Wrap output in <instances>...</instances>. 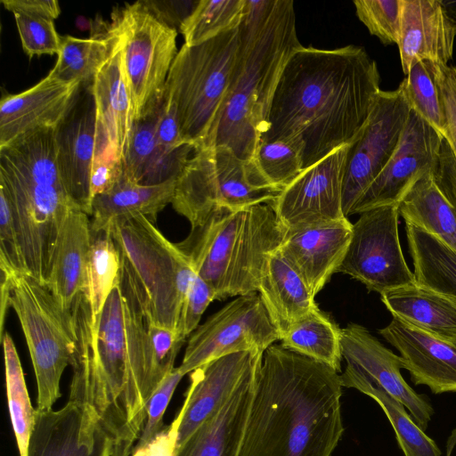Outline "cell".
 <instances>
[{
	"label": "cell",
	"instance_id": "1",
	"mask_svg": "<svg viewBox=\"0 0 456 456\" xmlns=\"http://www.w3.org/2000/svg\"><path fill=\"white\" fill-rule=\"evenodd\" d=\"M70 310L77 345L69 400L98 420L111 441V456H130L160 383L150 346V321L121 271L96 318L85 292Z\"/></svg>",
	"mask_w": 456,
	"mask_h": 456
},
{
	"label": "cell",
	"instance_id": "2",
	"mask_svg": "<svg viewBox=\"0 0 456 456\" xmlns=\"http://www.w3.org/2000/svg\"><path fill=\"white\" fill-rule=\"evenodd\" d=\"M379 82L378 65L362 46H300L280 77L260 142L296 141L304 169L314 165L358 138L381 91Z\"/></svg>",
	"mask_w": 456,
	"mask_h": 456
},
{
	"label": "cell",
	"instance_id": "3",
	"mask_svg": "<svg viewBox=\"0 0 456 456\" xmlns=\"http://www.w3.org/2000/svg\"><path fill=\"white\" fill-rule=\"evenodd\" d=\"M342 387L330 366L273 344L238 456H331L344 432Z\"/></svg>",
	"mask_w": 456,
	"mask_h": 456
},
{
	"label": "cell",
	"instance_id": "4",
	"mask_svg": "<svg viewBox=\"0 0 456 456\" xmlns=\"http://www.w3.org/2000/svg\"><path fill=\"white\" fill-rule=\"evenodd\" d=\"M240 29L229 90L205 147L224 145L239 158L252 160L282 70L302 46L294 2L246 0Z\"/></svg>",
	"mask_w": 456,
	"mask_h": 456
},
{
	"label": "cell",
	"instance_id": "5",
	"mask_svg": "<svg viewBox=\"0 0 456 456\" xmlns=\"http://www.w3.org/2000/svg\"><path fill=\"white\" fill-rule=\"evenodd\" d=\"M0 186L15 213L28 273L46 284L61 224L78 208L60 175L55 127L26 133L0 148Z\"/></svg>",
	"mask_w": 456,
	"mask_h": 456
},
{
	"label": "cell",
	"instance_id": "6",
	"mask_svg": "<svg viewBox=\"0 0 456 456\" xmlns=\"http://www.w3.org/2000/svg\"><path fill=\"white\" fill-rule=\"evenodd\" d=\"M287 229L268 203L216 209L176 243L215 299L257 292L267 256L280 248Z\"/></svg>",
	"mask_w": 456,
	"mask_h": 456
},
{
	"label": "cell",
	"instance_id": "7",
	"mask_svg": "<svg viewBox=\"0 0 456 456\" xmlns=\"http://www.w3.org/2000/svg\"><path fill=\"white\" fill-rule=\"evenodd\" d=\"M106 231L147 319L178 332L183 301L196 274L186 256L141 214L118 218Z\"/></svg>",
	"mask_w": 456,
	"mask_h": 456
},
{
	"label": "cell",
	"instance_id": "8",
	"mask_svg": "<svg viewBox=\"0 0 456 456\" xmlns=\"http://www.w3.org/2000/svg\"><path fill=\"white\" fill-rule=\"evenodd\" d=\"M17 314L31 357L37 387V410L53 409L61 397L60 382L71 365L77 333L70 309L48 287L29 274L2 275L1 333L6 310Z\"/></svg>",
	"mask_w": 456,
	"mask_h": 456
},
{
	"label": "cell",
	"instance_id": "9",
	"mask_svg": "<svg viewBox=\"0 0 456 456\" xmlns=\"http://www.w3.org/2000/svg\"><path fill=\"white\" fill-rule=\"evenodd\" d=\"M240 26L196 45L183 46L169 70L164 94L174 103L183 138L205 147L231 84Z\"/></svg>",
	"mask_w": 456,
	"mask_h": 456
},
{
	"label": "cell",
	"instance_id": "10",
	"mask_svg": "<svg viewBox=\"0 0 456 456\" xmlns=\"http://www.w3.org/2000/svg\"><path fill=\"white\" fill-rule=\"evenodd\" d=\"M279 193L265 183L253 160L216 145L193 151L176 179L171 204L194 226L216 209L269 204Z\"/></svg>",
	"mask_w": 456,
	"mask_h": 456
},
{
	"label": "cell",
	"instance_id": "11",
	"mask_svg": "<svg viewBox=\"0 0 456 456\" xmlns=\"http://www.w3.org/2000/svg\"><path fill=\"white\" fill-rule=\"evenodd\" d=\"M112 18L111 25L123 40L134 122L163 101L167 78L178 53L177 29L159 20L142 1L126 4Z\"/></svg>",
	"mask_w": 456,
	"mask_h": 456
},
{
	"label": "cell",
	"instance_id": "12",
	"mask_svg": "<svg viewBox=\"0 0 456 456\" xmlns=\"http://www.w3.org/2000/svg\"><path fill=\"white\" fill-rule=\"evenodd\" d=\"M353 224L346 255L338 270L380 294L416 282L399 240L398 205L360 214Z\"/></svg>",
	"mask_w": 456,
	"mask_h": 456
},
{
	"label": "cell",
	"instance_id": "13",
	"mask_svg": "<svg viewBox=\"0 0 456 456\" xmlns=\"http://www.w3.org/2000/svg\"><path fill=\"white\" fill-rule=\"evenodd\" d=\"M281 336L257 292L238 296L191 334L179 370L191 373L238 352H265Z\"/></svg>",
	"mask_w": 456,
	"mask_h": 456
},
{
	"label": "cell",
	"instance_id": "14",
	"mask_svg": "<svg viewBox=\"0 0 456 456\" xmlns=\"http://www.w3.org/2000/svg\"><path fill=\"white\" fill-rule=\"evenodd\" d=\"M410 110L400 87L379 92L364 128L349 145L342 186V209L346 218L392 157Z\"/></svg>",
	"mask_w": 456,
	"mask_h": 456
},
{
	"label": "cell",
	"instance_id": "15",
	"mask_svg": "<svg viewBox=\"0 0 456 456\" xmlns=\"http://www.w3.org/2000/svg\"><path fill=\"white\" fill-rule=\"evenodd\" d=\"M443 140L437 130L411 110L392 157L357 200L351 215L399 205L416 182L435 172Z\"/></svg>",
	"mask_w": 456,
	"mask_h": 456
},
{
	"label": "cell",
	"instance_id": "16",
	"mask_svg": "<svg viewBox=\"0 0 456 456\" xmlns=\"http://www.w3.org/2000/svg\"><path fill=\"white\" fill-rule=\"evenodd\" d=\"M349 145L334 151L304 169L269 203L287 230L346 218L342 209V186Z\"/></svg>",
	"mask_w": 456,
	"mask_h": 456
},
{
	"label": "cell",
	"instance_id": "17",
	"mask_svg": "<svg viewBox=\"0 0 456 456\" xmlns=\"http://www.w3.org/2000/svg\"><path fill=\"white\" fill-rule=\"evenodd\" d=\"M344 373L361 378L383 388L402 403L416 424L425 431L434 410L422 395L403 379V359L386 347L365 327L350 323L340 331Z\"/></svg>",
	"mask_w": 456,
	"mask_h": 456
},
{
	"label": "cell",
	"instance_id": "18",
	"mask_svg": "<svg viewBox=\"0 0 456 456\" xmlns=\"http://www.w3.org/2000/svg\"><path fill=\"white\" fill-rule=\"evenodd\" d=\"M96 105L92 85H82L69 110L55 127L57 163L75 204L92 213L90 175L94 159Z\"/></svg>",
	"mask_w": 456,
	"mask_h": 456
},
{
	"label": "cell",
	"instance_id": "19",
	"mask_svg": "<svg viewBox=\"0 0 456 456\" xmlns=\"http://www.w3.org/2000/svg\"><path fill=\"white\" fill-rule=\"evenodd\" d=\"M114 40L110 56L96 73L92 90L96 105L94 159L124 161L132 126V98L124 61L123 40L110 25Z\"/></svg>",
	"mask_w": 456,
	"mask_h": 456
},
{
	"label": "cell",
	"instance_id": "20",
	"mask_svg": "<svg viewBox=\"0 0 456 456\" xmlns=\"http://www.w3.org/2000/svg\"><path fill=\"white\" fill-rule=\"evenodd\" d=\"M257 350L230 354L191 372V384L176 422V449L239 387L249 371L262 362ZM176 451V450H175Z\"/></svg>",
	"mask_w": 456,
	"mask_h": 456
},
{
	"label": "cell",
	"instance_id": "21",
	"mask_svg": "<svg viewBox=\"0 0 456 456\" xmlns=\"http://www.w3.org/2000/svg\"><path fill=\"white\" fill-rule=\"evenodd\" d=\"M111 441L94 416L69 400L61 409H36L28 456H111Z\"/></svg>",
	"mask_w": 456,
	"mask_h": 456
},
{
	"label": "cell",
	"instance_id": "22",
	"mask_svg": "<svg viewBox=\"0 0 456 456\" xmlns=\"http://www.w3.org/2000/svg\"><path fill=\"white\" fill-rule=\"evenodd\" d=\"M347 218L287 230L280 251L301 276L314 297L338 270L352 235Z\"/></svg>",
	"mask_w": 456,
	"mask_h": 456
},
{
	"label": "cell",
	"instance_id": "23",
	"mask_svg": "<svg viewBox=\"0 0 456 456\" xmlns=\"http://www.w3.org/2000/svg\"><path fill=\"white\" fill-rule=\"evenodd\" d=\"M379 333L403 359V369L415 385L432 393L456 392V345L393 317Z\"/></svg>",
	"mask_w": 456,
	"mask_h": 456
},
{
	"label": "cell",
	"instance_id": "24",
	"mask_svg": "<svg viewBox=\"0 0 456 456\" xmlns=\"http://www.w3.org/2000/svg\"><path fill=\"white\" fill-rule=\"evenodd\" d=\"M81 86L79 82L63 83L47 75L24 92L3 96L0 148L26 133L56 127L69 110Z\"/></svg>",
	"mask_w": 456,
	"mask_h": 456
},
{
	"label": "cell",
	"instance_id": "25",
	"mask_svg": "<svg viewBox=\"0 0 456 456\" xmlns=\"http://www.w3.org/2000/svg\"><path fill=\"white\" fill-rule=\"evenodd\" d=\"M455 37L439 0H402L397 46L405 75L422 60L448 65Z\"/></svg>",
	"mask_w": 456,
	"mask_h": 456
},
{
	"label": "cell",
	"instance_id": "26",
	"mask_svg": "<svg viewBox=\"0 0 456 456\" xmlns=\"http://www.w3.org/2000/svg\"><path fill=\"white\" fill-rule=\"evenodd\" d=\"M261 362L224 405L176 449L175 456H238Z\"/></svg>",
	"mask_w": 456,
	"mask_h": 456
},
{
	"label": "cell",
	"instance_id": "27",
	"mask_svg": "<svg viewBox=\"0 0 456 456\" xmlns=\"http://www.w3.org/2000/svg\"><path fill=\"white\" fill-rule=\"evenodd\" d=\"M93 243L89 216L78 208L67 214L53 251L45 284L65 309L86 287L87 265Z\"/></svg>",
	"mask_w": 456,
	"mask_h": 456
},
{
	"label": "cell",
	"instance_id": "28",
	"mask_svg": "<svg viewBox=\"0 0 456 456\" xmlns=\"http://www.w3.org/2000/svg\"><path fill=\"white\" fill-rule=\"evenodd\" d=\"M257 293L281 338L294 322L319 308L308 287L280 249L267 256Z\"/></svg>",
	"mask_w": 456,
	"mask_h": 456
},
{
	"label": "cell",
	"instance_id": "29",
	"mask_svg": "<svg viewBox=\"0 0 456 456\" xmlns=\"http://www.w3.org/2000/svg\"><path fill=\"white\" fill-rule=\"evenodd\" d=\"M162 105L163 101L153 110L135 120L132 126L123 161L124 175L142 184H158L177 178L189 154L194 151L193 147L189 146L173 156L161 152L156 132Z\"/></svg>",
	"mask_w": 456,
	"mask_h": 456
},
{
	"label": "cell",
	"instance_id": "30",
	"mask_svg": "<svg viewBox=\"0 0 456 456\" xmlns=\"http://www.w3.org/2000/svg\"><path fill=\"white\" fill-rule=\"evenodd\" d=\"M387 309L404 322L456 342V299L417 282L380 294Z\"/></svg>",
	"mask_w": 456,
	"mask_h": 456
},
{
	"label": "cell",
	"instance_id": "31",
	"mask_svg": "<svg viewBox=\"0 0 456 456\" xmlns=\"http://www.w3.org/2000/svg\"><path fill=\"white\" fill-rule=\"evenodd\" d=\"M176 179L147 185L130 180L123 173L110 191L93 199L92 232H104L116 219L136 214L156 223L158 214L172 203Z\"/></svg>",
	"mask_w": 456,
	"mask_h": 456
},
{
	"label": "cell",
	"instance_id": "32",
	"mask_svg": "<svg viewBox=\"0 0 456 456\" xmlns=\"http://www.w3.org/2000/svg\"><path fill=\"white\" fill-rule=\"evenodd\" d=\"M399 215L456 251V211L434 179L422 176L398 205Z\"/></svg>",
	"mask_w": 456,
	"mask_h": 456
},
{
	"label": "cell",
	"instance_id": "33",
	"mask_svg": "<svg viewBox=\"0 0 456 456\" xmlns=\"http://www.w3.org/2000/svg\"><path fill=\"white\" fill-rule=\"evenodd\" d=\"M405 231L416 282L456 299V251L411 224Z\"/></svg>",
	"mask_w": 456,
	"mask_h": 456
},
{
	"label": "cell",
	"instance_id": "34",
	"mask_svg": "<svg viewBox=\"0 0 456 456\" xmlns=\"http://www.w3.org/2000/svg\"><path fill=\"white\" fill-rule=\"evenodd\" d=\"M341 329L319 308L294 322L281 336V346L292 352L341 370Z\"/></svg>",
	"mask_w": 456,
	"mask_h": 456
},
{
	"label": "cell",
	"instance_id": "35",
	"mask_svg": "<svg viewBox=\"0 0 456 456\" xmlns=\"http://www.w3.org/2000/svg\"><path fill=\"white\" fill-rule=\"evenodd\" d=\"M113 40L110 27L105 33L87 39L61 37L56 63L48 76L63 83L92 85L96 73L110 56Z\"/></svg>",
	"mask_w": 456,
	"mask_h": 456
},
{
	"label": "cell",
	"instance_id": "36",
	"mask_svg": "<svg viewBox=\"0 0 456 456\" xmlns=\"http://www.w3.org/2000/svg\"><path fill=\"white\" fill-rule=\"evenodd\" d=\"M342 387L354 388L376 401L389 419L405 456H441V451L408 414L404 405L380 387L346 373L340 374Z\"/></svg>",
	"mask_w": 456,
	"mask_h": 456
},
{
	"label": "cell",
	"instance_id": "37",
	"mask_svg": "<svg viewBox=\"0 0 456 456\" xmlns=\"http://www.w3.org/2000/svg\"><path fill=\"white\" fill-rule=\"evenodd\" d=\"M1 340L4 349L6 395L11 423L20 456H28L35 424L36 409L32 406L21 363L12 337L4 332Z\"/></svg>",
	"mask_w": 456,
	"mask_h": 456
},
{
	"label": "cell",
	"instance_id": "38",
	"mask_svg": "<svg viewBox=\"0 0 456 456\" xmlns=\"http://www.w3.org/2000/svg\"><path fill=\"white\" fill-rule=\"evenodd\" d=\"M246 0H200L179 30L184 45L201 44L237 28L242 20Z\"/></svg>",
	"mask_w": 456,
	"mask_h": 456
},
{
	"label": "cell",
	"instance_id": "39",
	"mask_svg": "<svg viewBox=\"0 0 456 456\" xmlns=\"http://www.w3.org/2000/svg\"><path fill=\"white\" fill-rule=\"evenodd\" d=\"M120 265V255L110 232L93 233L85 290L94 318L118 282Z\"/></svg>",
	"mask_w": 456,
	"mask_h": 456
},
{
	"label": "cell",
	"instance_id": "40",
	"mask_svg": "<svg viewBox=\"0 0 456 456\" xmlns=\"http://www.w3.org/2000/svg\"><path fill=\"white\" fill-rule=\"evenodd\" d=\"M411 110H414L444 137L445 115L434 74V61L422 60L409 70L399 86Z\"/></svg>",
	"mask_w": 456,
	"mask_h": 456
},
{
	"label": "cell",
	"instance_id": "41",
	"mask_svg": "<svg viewBox=\"0 0 456 456\" xmlns=\"http://www.w3.org/2000/svg\"><path fill=\"white\" fill-rule=\"evenodd\" d=\"M252 160L265 183L280 192L304 170L302 147L289 139L261 142Z\"/></svg>",
	"mask_w": 456,
	"mask_h": 456
},
{
	"label": "cell",
	"instance_id": "42",
	"mask_svg": "<svg viewBox=\"0 0 456 456\" xmlns=\"http://www.w3.org/2000/svg\"><path fill=\"white\" fill-rule=\"evenodd\" d=\"M356 15L384 45L398 43L402 0L354 1Z\"/></svg>",
	"mask_w": 456,
	"mask_h": 456
},
{
	"label": "cell",
	"instance_id": "43",
	"mask_svg": "<svg viewBox=\"0 0 456 456\" xmlns=\"http://www.w3.org/2000/svg\"><path fill=\"white\" fill-rule=\"evenodd\" d=\"M0 268L2 275L28 274L15 213L4 187L0 186Z\"/></svg>",
	"mask_w": 456,
	"mask_h": 456
},
{
	"label": "cell",
	"instance_id": "44",
	"mask_svg": "<svg viewBox=\"0 0 456 456\" xmlns=\"http://www.w3.org/2000/svg\"><path fill=\"white\" fill-rule=\"evenodd\" d=\"M17 28L24 52L34 55L57 54L61 46V37L55 29L53 20L14 13Z\"/></svg>",
	"mask_w": 456,
	"mask_h": 456
},
{
	"label": "cell",
	"instance_id": "45",
	"mask_svg": "<svg viewBox=\"0 0 456 456\" xmlns=\"http://www.w3.org/2000/svg\"><path fill=\"white\" fill-rule=\"evenodd\" d=\"M183 376L178 367H175L159 383L150 399L144 425L132 452L143 449L164 428L163 416Z\"/></svg>",
	"mask_w": 456,
	"mask_h": 456
},
{
	"label": "cell",
	"instance_id": "46",
	"mask_svg": "<svg viewBox=\"0 0 456 456\" xmlns=\"http://www.w3.org/2000/svg\"><path fill=\"white\" fill-rule=\"evenodd\" d=\"M148 336L156 374L161 382L175 368L176 355L185 338L176 330L151 322L148 326Z\"/></svg>",
	"mask_w": 456,
	"mask_h": 456
},
{
	"label": "cell",
	"instance_id": "47",
	"mask_svg": "<svg viewBox=\"0 0 456 456\" xmlns=\"http://www.w3.org/2000/svg\"><path fill=\"white\" fill-rule=\"evenodd\" d=\"M215 300L211 287L197 274L193 277L185 296L178 332L186 338L199 326V322L208 305Z\"/></svg>",
	"mask_w": 456,
	"mask_h": 456
},
{
	"label": "cell",
	"instance_id": "48",
	"mask_svg": "<svg viewBox=\"0 0 456 456\" xmlns=\"http://www.w3.org/2000/svg\"><path fill=\"white\" fill-rule=\"evenodd\" d=\"M434 74L445 115L444 138L456 159V67L434 61Z\"/></svg>",
	"mask_w": 456,
	"mask_h": 456
},
{
	"label": "cell",
	"instance_id": "49",
	"mask_svg": "<svg viewBox=\"0 0 456 456\" xmlns=\"http://www.w3.org/2000/svg\"><path fill=\"white\" fill-rule=\"evenodd\" d=\"M156 137L159 150L167 156L175 155L191 146L183 138L175 107L165 94Z\"/></svg>",
	"mask_w": 456,
	"mask_h": 456
},
{
	"label": "cell",
	"instance_id": "50",
	"mask_svg": "<svg viewBox=\"0 0 456 456\" xmlns=\"http://www.w3.org/2000/svg\"><path fill=\"white\" fill-rule=\"evenodd\" d=\"M123 173L124 165L121 160L111 159L94 160L90 175L92 198L110 191L121 178Z\"/></svg>",
	"mask_w": 456,
	"mask_h": 456
},
{
	"label": "cell",
	"instance_id": "51",
	"mask_svg": "<svg viewBox=\"0 0 456 456\" xmlns=\"http://www.w3.org/2000/svg\"><path fill=\"white\" fill-rule=\"evenodd\" d=\"M433 175L436 183L456 211V159L444 138L438 166Z\"/></svg>",
	"mask_w": 456,
	"mask_h": 456
},
{
	"label": "cell",
	"instance_id": "52",
	"mask_svg": "<svg viewBox=\"0 0 456 456\" xmlns=\"http://www.w3.org/2000/svg\"><path fill=\"white\" fill-rule=\"evenodd\" d=\"M4 8L14 13L54 20L61 13L55 0H2Z\"/></svg>",
	"mask_w": 456,
	"mask_h": 456
},
{
	"label": "cell",
	"instance_id": "53",
	"mask_svg": "<svg viewBox=\"0 0 456 456\" xmlns=\"http://www.w3.org/2000/svg\"><path fill=\"white\" fill-rule=\"evenodd\" d=\"M176 422L164 428L143 449L132 452L130 456H175L176 450Z\"/></svg>",
	"mask_w": 456,
	"mask_h": 456
},
{
	"label": "cell",
	"instance_id": "54",
	"mask_svg": "<svg viewBox=\"0 0 456 456\" xmlns=\"http://www.w3.org/2000/svg\"><path fill=\"white\" fill-rule=\"evenodd\" d=\"M444 14L456 31V0H439Z\"/></svg>",
	"mask_w": 456,
	"mask_h": 456
},
{
	"label": "cell",
	"instance_id": "55",
	"mask_svg": "<svg viewBox=\"0 0 456 456\" xmlns=\"http://www.w3.org/2000/svg\"><path fill=\"white\" fill-rule=\"evenodd\" d=\"M454 344L456 345V342H454Z\"/></svg>",
	"mask_w": 456,
	"mask_h": 456
}]
</instances>
